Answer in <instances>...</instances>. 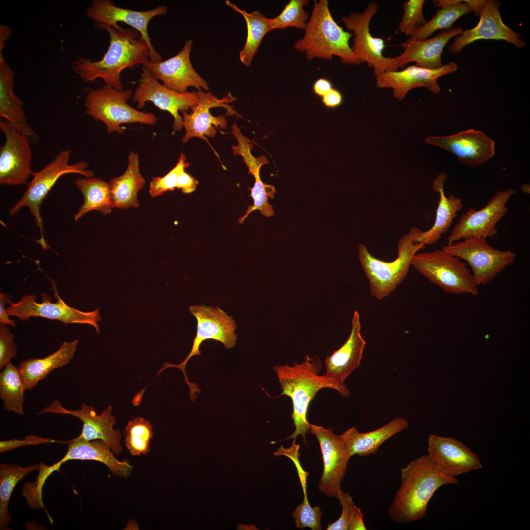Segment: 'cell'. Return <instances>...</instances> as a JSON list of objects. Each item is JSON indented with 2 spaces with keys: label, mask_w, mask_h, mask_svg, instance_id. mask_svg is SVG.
Listing matches in <instances>:
<instances>
[{
  "label": "cell",
  "mask_w": 530,
  "mask_h": 530,
  "mask_svg": "<svg viewBox=\"0 0 530 530\" xmlns=\"http://www.w3.org/2000/svg\"><path fill=\"white\" fill-rule=\"evenodd\" d=\"M401 484L388 509L397 523L419 520L426 516L427 506L441 486L458 483L455 477L441 470L427 454L410 461L400 471Z\"/></svg>",
  "instance_id": "cell-1"
},
{
  "label": "cell",
  "mask_w": 530,
  "mask_h": 530,
  "mask_svg": "<svg viewBox=\"0 0 530 530\" xmlns=\"http://www.w3.org/2000/svg\"><path fill=\"white\" fill-rule=\"evenodd\" d=\"M97 27L105 29L109 34V45L107 51L99 61L78 57L72 69L85 82H93L101 78L106 84L122 90V71L137 64L144 65L149 61L148 46L141 36L138 37L136 30L131 28L118 30L106 25Z\"/></svg>",
  "instance_id": "cell-2"
},
{
  "label": "cell",
  "mask_w": 530,
  "mask_h": 530,
  "mask_svg": "<svg viewBox=\"0 0 530 530\" xmlns=\"http://www.w3.org/2000/svg\"><path fill=\"white\" fill-rule=\"evenodd\" d=\"M322 367V362L318 357L306 355L301 364L295 363L292 366L279 365L274 368L282 390L278 397L287 396L292 401L291 418L295 430L286 439L295 440L301 435L307 445L306 435L310 431L311 424L307 420V413L311 401L322 388H331L340 392L333 381L324 375L319 374Z\"/></svg>",
  "instance_id": "cell-3"
},
{
  "label": "cell",
  "mask_w": 530,
  "mask_h": 530,
  "mask_svg": "<svg viewBox=\"0 0 530 530\" xmlns=\"http://www.w3.org/2000/svg\"><path fill=\"white\" fill-rule=\"evenodd\" d=\"M304 36L294 44L295 49L305 52L306 58L331 59L339 57L347 65H359L360 60L349 45L352 34L344 31L334 20L327 0L314 1L313 9L307 24Z\"/></svg>",
  "instance_id": "cell-4"
},
{
  "label": "cell",
  "mask_w": 530,
  "mask_h": 530,
  "mask_svg": "<svg viewBox=\"0 0 530 530\" xmlns=\"http://www.w3.org/2000/svg\"><path fill=\"white\" fill-rule=\"evenodd\" d=\"M420 231L418 227H412L398 240V256L392 262L375 258L364 244H359V260L369 280L370 292L376 299L389 295L406 277L413 257L425 246L416 241Z\"/></svg>",
  "instance_id": "cell-5"
},
{
  "label": "cell",
  "mask_w": 530,
  "mask_h": 530,
  "mask_svg": "<svg viewBox=\"0 0 530 530\" xmlns=\"http://www.w3.org/2000/svg\"><path fill=\"white\" fill-rule=\"evenodd\" d=\"M71 152L70 150L60 151L54 159L41 170L32 172L33 178L27 184V187L22 197L9 210L11 216L16 214L24 207H27L34 217L35 222L39 227L40 238L37 240L43 250L50 248L43 234V221L40 213V209L43 200L62 176L70 173L79 174L85 177H91L93 173L87 169L88 163L84 161L73 164L69 163Z\"/></svg>",
  "instance_id": "cell-6"
},
{
  "label": "cell",
  "mask_w": 530,
  "mask_h": 530,
  "mask_svg": "<svg viewBox=\"0 0 530 530\" xmlns=\"http://www.w3.org/2000/svg\"><path fill=\"white\" fill-rule=\"evenodd\" d=\"M411 266L445 292L478 294L477 286L467 265L459 258L442 249L416 254Z\"/></svg>",
  "instance_id": "cell-7"
},
{
  "label": "cell",
  "mask_w": 530,
  "mask_h": 530,
  "mask_svg": "<svg viewBox=\"0 0 530 530\" xmlns=\"http://www.w3.org/2000/svg\"><path fill=\"white\" fill-rule=\"evenodd\" d=\"M132 94L131 90H118L107 84L91 89L85 100L86 112L102 122L109 133L122 134L124 130L121 125L125 123L155 124L157 118L153 113L139 111L127 104Z\"/></svg>",
  "instance_id": "cell-8"
},
{
  "label": "cell",
  "mask_w": 530,
  "mask_h": 530,
  "mask_svg": "<svg viewBox=\"0 0 530 530\" xmlns=\"http://www.w3.org/2000/svg\"><path fill=\"white\" fill-rule=\"evenodd\" d=\"M197 321V332L193 340L192 348L185 359L181 363L175 365L165 363L158 371L157 375L165 369L174 367L180 369L183 373L185 382L190 390L189 398L194 401L196 394L201 391L198 385L190 382L186 376L185 368L189 360L193 356L200 355V347L204 341L213 339L222 343L225 348H230L236 344L238 336L235 333L237 325L231 316L217 306L205 305L190 306L188 309Z\"/></svg>",
  "instance_id": "cell-9"
},
{
  "label": "cell",
  "mask_w": 530,
  "mask_h": 530,
  "mask_svg": "<svg viewBox=\"0 0 530 530\" xmlns=\"http://www.w3.org/2000/svg\"><path fill=\"white\" fill-rule=\"evenodd\" d=\"M441 249L468 263L477 286L493 281L498 274L513 264L516 257L514 252L494 248L486 239L480 238H465Z\"/></svg>",
  "instance_id": "cell-10"
},
{
  "label": "cell",
  "mask_w": 530,
  "mask_h": 530,
  "mask_svg": "<svg viewBox=\"0 0 530 530\" xmlns=\"http://www.w3.org/2000/svg\"><path fill=\"white\" fill-rule=\"evenodd\" d=\"M378 5L371 2L362 13L344 16L342 20L346 28L353 31L354 38L351 49L361 63L367 62L373 68L375 77L385 72L398 71L394 57L383 55L384 41L373 36L369 28L370 21L378 10Z\"/></svg>",
  "instance_id": "cell-11"
},
{
  "label": "cell",
  "mask_w": 530,
  "mask_h": 530,
  "mask_svg": "<svg viewBox=\"0 0 530 530\" xmlns=\"http://www.w3.org/2000/svg\"><path fill=\"white\" fill-rule=\"evenodd\" d=\"M55 286L54 294L57 298L56 302H52L51 297L46 293L41 295L42 301H35L36 296L25 295L17 302L10 303L6 308L9 316L18 317L22 320H26L31 317H41L57 320L63 323L87 324L93 326L97 333L100 330L98 322L101 320L99 309L93 311L83 312L67 305L59 296Z\"/></svg>",
  "instance_id": "cell-12"
},
{
  "label": "cell",
  "mask_w": 530,
  "mask_h": 530,
  "mask_svg": "<svg viewBox=\"0 0 530 530\" xmlns=\"http://www.w3.org/2000/svg\"><path fill=\"white\" fill-rule=\"evenodd\" d=\"M516 192L512 187L499 190L481 209H468L448 236V245L469 238H493L498 234V223L508 211L506 203Z\"/></svg>",
  "instance_id": "cell-13"
},
{
  "label": "cell",
  "mask_w": 530,
  "mask_h": 530,
  "mask_svg": "<svg viewBox=\"0 0 530 530\" xmlns=\"http://www.w3.org/2000/svg\"><path fill=\"white\" fill-rule=\"evenodd\" d=\"M166 12L167 7L163 5L138 11L115 6L108 0H94L86 10L87 16L94 20L97 27L106 25L119 30L122 27L117 23L120 22L136 30L148 46L149 60L152 62L161 61L162 57L152 46L148 32V24L154 17L163 15Z\"/></svg>",
  "instance_id": "cell-14"
},
{
  "label": "cell",
  "mask_w": 530,
  "mask_h": 530,
  "mask_svg": "<svg viewBox=\"0 0 530 530\" xmlns=\"http://www.w3.org/2000/svg\"><path fill=\"white\" fill-rule=\"evenodd\" d=\"M133 100L138 109L144 107L147 102H152L159 109L167 111L174 118L173 131L183 127V117L179 112L192 109L198 103L197 92L180 93L160 83L145 67H142L141 79L133 95Z\"/></svg>",
  "instance_id": "cell-15"
},
{
  "label": "cell",
  "mask_w": 530,
  "mask_h": 530,
  "mask_svg": "<svg viewBox=\"0 0 530 530\" xmlns=\"http://www.w3.org/2000/svg\"><path fill=\"white\" fill-rule=\"evenodd\" d=\"M310 432L317 437L320 447L323 471L318 489L327 496L337 498L341 482L347 470L349 456L340 435L334 433L331 427L310 424Z\"/></svg>",
  "instance_id": "cell-16"
},
{
  "label": "cell",
  "mask_w": 530,
  "mask_h": 530,
  "mask_svg": "<svg viewBox=\"0 0 530 530\" xmlns=\"http://www.w3.org/2000/svg\"><path fill=\"white\" fill-rule=\"evenodd\" d=\"M0 129L5 139L0 149V183L11 186L25 184L32 174L29 138L1 119Z\"/></svg>",
  "instance_id": "cell-17"
},
{
  "label": "cell",
  "mask_w": 530,
  "mask_h": 530,
  "mask_svg": "<svg viewBox=\"0 0 530 530\" xmlns=\"http://www.w3.org/2000/svg\"><path fill=\"white\" fill-rule=\"evenodd\" d=\"M112 410L111 406L109 405L98 415L92 406L84 403H82L78 410H70L64 408L58 400H54L40 413L69 414L79 418L82 421L83 425L81 433L76 437L77 439L101 440L114 453L118 454L122 450L121 434L118 429L113 428L116 422L115 417L111 414Z\"/></svg>",
  "instance_id": "cell-18"
},
{
  "label": "cell",
  "mask_w": 530,
  "mask_h": 530,
  "mask_svg": "<svg viewBox=\"0 0 530 530\" xmlns=\"http://www.w3.org/2000/svg\"><path fill=\"white\" fill-rule=\"evenodd\" d=\"M198 102L188 113L187 111L182 112L183 124L186 133L182 138V142L186 143L192 137H198L206 140V137H213L219 128L224 129L227 127V121L223 115L217 117L213 116L210 109L216 107H223L230 115L236 114V112L229 105L236 98L230 93L219 99L211 92H205L198 90Z\"/></svg>",
  "instance_id": "cell-19"
},
{
  "label": "cell",
  "mask_w": 530,
  "mask_h": 530,
  "mask_svg": "<svg viewBox=\"0 0 530 530\" xmlns=\"http://www.w3.org/2000/svg\"><path fill=\"white\" fill-rule=\"evenodd\" d=\"M192 41H186L182 50L176 55L164 61L150 60L143 66L162 84L173 91L184 93L189 87L208 90L207 82L195 70L190 59Z\"/></svg>",
  "instance_id": "cell-20"
},
{
  "label": "cell",
  "mask_w": 530,
  "mask_h": 530,
  "mask_svg": "<svg viewBox=\"0 0 530 530\" xmlns=\"http://www.w3.org/2000/svg\"><path fill=\"white\" fill-rule=\"evenodd\" d=\"M500 5L497 0H485L477 25L463 31L456 37L450 45L449 52L459 53L466 46L480 39L504 40L517 48L524 47L525 42L520 39L521 36L503 22L499 9Z\"/></svg>",
  "instance_id": "cell-21"
},
{
  "label": "cell",
  "mask_w": 530,
  "mask_h": 530,
  "mask_svg": "<svg viewBox=\"0 0 530 530\" xmlns=\"http://www.w3.org/2000/svg\"><path fill=\"white\" fill-rule=\"evenodd\" d=\"M457 68L453 61L436 69L410 66L401 71L387 72L376 77V85L380 88L392 89L393 97L399 101L409 91L417 87H424L438 94L441 90L437 83L438 78L454 72Z\"/></svg>",
  "instance_id": "cell-22"
},
{
  "label": "cell",
  "mask_w": 530,
  "mask_h": 530,
  "mask_svg": "<svg viewBox=\"0 0 530 530\" xmlns=\"http://www.w3.org/2000/svg\"><path fill=\"white\" fill-rule=\"evenodd\" d=\"M361 330L360 316L355 311L348 339L325 360L326 373L324 375L339 387V394L344 397H347L350 394L344 381L359 366L366 344Z\"/></svg>",
  "instance_id": "cell-23"
},
{
  "label": "cell",
  "mask_w": 530,
  "mask_h": 530,
  "mask_svg": "<svg viewBox=\"0 0 530 530\" xmlns=\"http://www.w3.org/2000/svg\"><path fill=\"white\" fill-rule=\"evenodd\" d=\"M425 141L452 153L461 163L470 167L477 166L495 155L494 141L472 129L450 135L430 136Z\"/></svg>",
  "instance_id": "cell-24"
},
{
  "label": "cell",
  "mask_w": 530,
  "mask_h": 530,
  "mask_svg": "<svg viewBox=\"0 0 530 530\" xmlns=\"http://www.w3.org/2000/svg\"><path fill=\"white\" fill-rule=\"evenodd\" d=\"M427 450L433 462L453 477L482 468L478 455L454 438L431 434L428 438Z\"/></svg>",
  "instance_id": "cell-25"
},
{
  "label": "cell",
  "mask_w": 530,
  "mask_h": 530,
  "mask_svg": "<svg viewBox=\"0 0 530 530\" xmlns=\"http://www.w3.org/2000/svg\"><path fill=\"white\" fill-rule=\"evenodd\" d=\"M462 31L461 26H456L446 31H442L431 38L407 40L400 45L404 51L394 57L397 68H403L412 62L416 63V66L426 69L441 67L443 65L441 55L444 47L451 38L461 34Z\"/></svg>",
  "instance_id": "cell-26"
},
{
  "label": "cell",
  "mask_w": 530,
  "mask_h": 530,
  "mask_svg": "<svg viewBox=\"0 0 530 530\" xmlns=\"http://www.w3.org/2000/svg\"><path fill=\"white\" fill-rule=\"evenodd\" d=\"M67 451L58 462L51 466L53 472L59 470L62 464L70 460H94L106 465L115 476L127 477L132 467L127 461L117 460L110 448L100 440L86 441L75 438L68 441Z\"/></svg>",
  "instance_id": "cell-27"
},
{
  "label": "cell",
  "mask_w": 530,
  "mask_h": 530,
  "mask_svg": "<svg viewBox=\"0 0 530 530\" xmlns=\"http://www.w3.org/2000/svg\"><path fill=\"white\" fill-rule=\"evenodd\" d=\"M408 426L405 418L397 417L377 429L360 433L355 426H353L340 436L350 458L354 455L365 456L376 454L380 447L385 441L406 429Z\"/></svg>",
  "instance_id": "cell-28"
},
{
  "label": "cell",
  "mask_w": 530,
  "mask_h": 530,
  "mask_svg": "<svg viewBox=\"0 0 530 530\" xmlns=\"http://www.w3.org/2000/svg\"><path fill=\"white\" fill-rule=\"evenodd\" d=\"M15 73L0 53V116L29 138L36 140L37 134L27 122L24 103L14 92Z\"/></svg>",
  "instance_id": "cell-29"
},
{
  "label": "cell",
  "mask_w": 530,
  "mask_h": 530,
  "mask_svg": "<svg viewBox=\"0 0 530 530\" xmlns=\"http://www.w3.org/2000/svg\"><path fill=\"white\" fill-rule=\"evenodd\" d=\"M447 178L446 173L441 172L433 181V189L439 195L435 221L428 230L420 231L416 238L418 243L426 245L437 242L450 228L457 212L463 208V203L460 198L452 194L449 197L445 195L444 185Z\"/></svg>",
  "instance_id": "cell-30"
},
{
  "label": "cell",
  "mask_w": 530,
  "mask_h": 530,
  "mask_svg": "<svg viewBox=\"0 0 530 530\" xmlns=\"http://www.w3.org/2000/svg\"><path fill=\"white\" fill-rule=\"evenodd\" d=\"M78 340L64 342L54 352L43 358H29L18 367L25 389L31 390L53 370L69 364L76 351Z\"/></svg>",
  "instance_id": "cell-31"
},
{
  "label": "cell",
  "mask_w": 530,
  "mask_h": 530,
  "mask_svg": "<svg viewBox=\"0 0 530 530\" xmlns=\"http://www.w3.org/2000/svg\"><path fill=\"white\" fill-rule=\"evenodd\" d=\"M109 184L114 208L128 209L139 207L137 194L144 186L145 180L140 172L136 153L130 152L125 172L112 179Z\"/></svg>",
  "instance_id": "cell-32"
},
{
  "label": "cell",
  "mask_w": 530,
  "mask_h": 530,
  "mask_svg": "<svg viewBox=\"0 0 530 530\" xmlns=\"http://www.w3.org/2000/svg\"><path fill=\"white\" fill-rule=\"evenodd\" d=\"M75 185L84 197L82 205L74 215L75 221L93 210L104 215L111 212L114 206L109 183L101 179L84 177L77 179Z\"/></svg>",
  "instance_id": "cell-33"
},
{
  "label": "cell",
  "mask_w": 530,
  "mask_h": 530,
  "mask_svg": "<svg viewBox=\"0 0 530 530\" xmlns=\"http://www.w3.org/2000/svg\"><path fill=\"white\" fill-rule=\"evenodd\" d=\"M461 1L458 0H437L436 6L441 8L429 21L416 28L409 39H426L438 30H450L456 20L472 11L468 4Z\"/></svg>",
  "instance_id": "cell-34"
},
{
  "label": "cell",
  "mask_w": 530,
  "mask_h": 530,
  "mask_svg": "<svg viewBox=\"0 0 530 530\" xmlns=\"http://www.w3.org/2000/svg\"><path fill=\"white\" fill-rule=\"evenodd\" d=\"M226 4L242 15L246 21L247 37L239 59L244 65L249 66L264 36L270 31V19L258 10L248 13L241 10L229 0L226 1Z\"/></svg>",
  "instance_id": "cell-35"
},
{
  "label": "cell",
  "mask_w": 530,
  "mask_h": 530,
  "mask_svg": "<svg viewBox=\"0 0 530 530\" xmlns=\"http://www.w3.org/2000/svg\"><path fill=\"white\" fill-rule=\"evenodd\" d=\"M25 391L19 368L9 363L0 374V397L3 402L4 409L23 414Z\"/></svg>",
  "instance_id": "cell-36"
},
{
  "label": "cell",
  "mask_w": 530,
  "mask_h": 530,
  "mask_svg": "<svg viewBox=\"0 0 530 530\" xmlns=\"http://www.w3.org/2000/svg\"><path fill=\"white\" fill-rule=\"evenodd\" d=\"M39 464L26 467L16 464L0 465V530H7L10 522L8 506L14 487L26 475L34 470H39Z\"/></svg>",
  "instance_id": "cell-37"
},
{
  "label": "cell",
  "mask_w": 530,
  "mask_h": 530,
  "mask_svg": "<svg viewBox=\"0 0 530 530\" xmlns=\"http://www.w3.org/2000/svg\"><path fill=\"white\" fill-rule=\"evenodd\" d=\"M153 426L143 418L130 421L124 431L125 444L132 455L145 454L150 451V441L153 436Z\"/></svg>",
  "instance_id": "cell-38"
},
{
  "label": "cell",
  "mask_w": 530,
  "mask_h": 530,
  "mask_svg": "<svg viewBox=\"0 0 530 530\" xmlns=\"http://www.w3.org/2000/svg\"><path fill=\"white\" fill-rule=\"evenodd\" d=\"M307 0H291L276 17L270 19V30L294 27L306 29L308 14L304 9Z\"/></svg>",
  "instance_id": "cell-39"
},
{
  "label": "cell",
  "mask_w": 530,
  "mask_h": 530,
  "mask_svg": "<svg viewBox=\"0 0 530 530\" xmlns=\"http://www.w3.org/2000/svg\"><path fill=\"white\" fill-rule=\"evenodd\" d=\"M260 171L255 173L253 175L255 178L253 186L250 189V196L253 200V205L249 206L243 216L238 219V222L242 223L248 215L253 211L258 210L261 214L266 217L273 215L274 212L273 206L268 203V199L274 198L276 192L273 185L264 183L261 180Z\"/></svg>",
  "instance_id": "cell-40"
},
{
  "label": "cell",
  "mask_w": 530,
  "mask_h": 530,
  "mask_svg": "<svg viewBox=\"0 0 530 530\" xmlns=\"http://www.w3.org/2000/svg\"><path fill=\"white\" fill-rule=\"evenodd\" d=\"M232 133L238 141L237 146L232 147L233 152L235 155H240L243 158V162L248 168L249 173L253 175L258 171H260L261 167L264 164L269 163L266 158L264 156H260L258 158L253 156L251 152L253 148L252 143H251L249 139L241 133L236 124L232 126Z\"/></svg>",
  "instance_id": "cell-41"
},
{
  "label": "cell",
  "mask_w": 530,
  "mask_h": 530,
  "mask_svg": "<svg viewBox=\"0 0 530 530\" xmlns=\"http://www.w3.org/2000/svg\"><path fill=\"white\" fill-rule=\"evenodd\" d=\"M186 159V156L181 153L176 165L167 174L163 177L152 178L149 188L151 197H155L167 191L174 190L178 176L189 166Z\"/></svg>",
  "instance_id": "cell-42"
},
{
  "label": "cell",
  "mask_w": 530,
  "mask_h": 530,
  "mask_svg": "<svg viewBox=\"0 0 530 530\" xmlns=\"http://www.w3.org/2000/svg\"><path fill=\"white\" fill-rule=\"evenodd\" d=\"M424 0H409L403 3L404 12L398 26V30L411 36L415 29L426 21L423 12Z\"/></svg>",
  "instance_id": "cell-43"
},
{
  "label": "cell",
  "mask_w": 530,
  "mask_h": 530,
  "mask_svg": "<svg viewBox=\"0 0 530 530\" xmlns=\"http://www.w3.org/2000/svg\"><path fill=\"white\" fill-rule=\"evenodd\" d=\"M297 528L303 529L308 527L312 530H320L322 512L319 506L312 507L307 496H304L302 503L299 504L292 512Z\"/></svg>",
  "instance_id": "cell-44"
},
{
  "label": "cell",
  "mask_w": 530,
  "mask_h": 530,
  "mask_svg": "<svg viewBox=\"0 0 530 530\" xmlns=\"http://www.w3.org/2000/svg\"><path fill=\"white\" fill-rule=\"evenodd\" d=\"M337 499L342 506L341 515L336 521L329 524L326 530H348L357 506L348 493L342 491Z\"/></svg>",
  "instance_id": "cell-45"
},
{
  "label": "cell",
  "mask_w": 530,
  "mask_h": 530,
  "mask_svg": "<svg viewBox=\"0 0 530 530\" xmlns=\"http://www.w3.org/2000/svg\"><path fill=\"white\" fill-rule=\"evenodd\" d=\"M14 335L5 324L0 326V369L1 370L12 358L15 357L17 348L13 340Z\"/></svg>",
  "instance_id": "cell-46"
},
{
  "label": "cell",
  "mask_w": 530,
  "mask_h": 530,
  "mask_svg": "<svg viewBox=\"0 0 530 530\" xmlns=\"http://www.w3.org/2000/svg\"><path fill=\"white\" fill-rule=\"evenodd\" d=\"M58 441L44 438L35 436H28L25 437L24 440L12 439L10 440L2 441L0 442V451H4L10 450L19 447L27 446L30 445H37L39 444H48Z\"/></svg>",
  "instance_id": "cell-47"
},
{
  "label": "cell",
  "mask_w": 530,
  "mask_h": 530,
  "mask_svg": "<svg viewBox=\"0 0 530 530\" xmlns=\"http://www.w3.org/2000/svg\"><path fill=\"white\" fill-rule=\"evenodd\" d=\"M198 181L185 171L178 176L176 188L181 189L184 193H190L196 190Z\"/></svg>",
  "instance_id": "cell-48"
},
{
  "label": "cell",
  "mask_w": 530,
  "mask_h": 530,
  "mask_svg": "<svg viewBox=\"0 0 530 530\" xmlns=\"http://www.w3.org/2000/svg\"><path fill=\"white\" fill-rule=\"evenodd\" d=\"M322 103L327 107L334 108L340 106L343 102L341 93L335 88L331 89L322 98Z\"/></svg>",
  "instance_id": "cell-49"
},
{
  "label": "cell",
  "mask_w": 530,
  "mask_h": 530,
  "mask_svg": "<svg viewBox=\"0 0 530 530\" xmlns=\"http://www.w3.org/2000/svg\"><path fill=\"white\" fill-rule=\"evenodd\" d=\"M10 300L11 298L9 295L4 293H0V323L15 326V321L9 318L5 308L6 304L11 303Z\"/></svg>",
  "instance_id": "cell-50"
},
{
  "label": "cell",
  "mask_w": 530,
  "mask_h": 530,
  "mask_svg": "<svg viewBox=\"0 0 530 530\" xmlns=\"http://www.w3.org/2000/svg\"><path fill=\"white\" fill-rule=\"evenodd\" d=\"M332 88L331 81L324 78L318 79L313 85L314 92L321 98Z\"/></svg>",
  "instance_id": "cell-51"
},
{
  "label": "cell",
  "mask_w": 530,
  "mask_h": 530,
  "mask_svg": "<svg viewBox=\"0 0 530 530\" xmlns=\"http://www.w3.org/2000/svg\"><path fill=\"white\" fill-rule=\"evenodd\" d=\"M366 530L367 528L363 521V514L358 507L348 530Z\"/></svg>",
  "instance_id": "cell-52"
},
{
  "label": "cell",
  "mask_w": 530,
  "mask_h": 530,
  "mask_svg": "<svg viewBox=\"0 0 530 530\" xmlns=\"http://www.w3.org/2000/svg\"><path fill=\"white\" fill-rule=\"evenodd\" d=\"M10 34V29L7 26L0 25V53H2L4 43Z\"/></svg>",
  "instance_id": "cell-53"
},
{
  "label": "cell",
  "mask_w": 530,
  "mask_h": 530,
  "mask_svg": "<svg viewBox=\"0 0 530 530\" xmlns=\"http://www.w3.org/2000/svg\"><path fill=\"white\" fill-rule=\"evenodd\" d=\"M469 4L472 10L477 15H479L485 0H464Z\"/></svg>",
  "instance_id": "cell-54"
}]
</instances>
